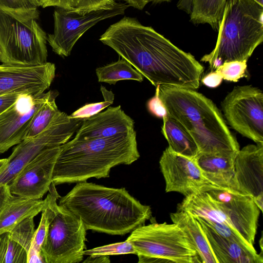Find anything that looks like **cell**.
<instances>
[{
    "mask_svg": "<svg viewBox=\"0 0 263 263\" xmlns=\"http://www.w3.org/2000/svg\"><path fill=\"white\" fill-rule=\"evenodd\" d=\"M129 6L115 4L86 10L55 7L53 12L54 30L47 41L52 50L62 57L69 56L81 36L98 22L122 15Z\"/></svg>",
    "mask_w": 263,
    "mask_h": 263,
    "instance_id": "9",
    "label": "cell"
},
{
    "mask_svg": "<svg viewBox=\"0 0 263 263\" xmlns=\"http://www.w3.org/2000/svg\"><path fill=\"white\" fill-rule=\"evenodd\" d=\"M207 192L211 197L208 220L228 225L254 245L261 211L253 199L229 189Z\"/></svg>",
    "mask_w": 263,
    "mask_h": 263,
    "instance_id": "10",
    "label": "cell"
},
{
    "mask_svg": "<svg viewBox=\"0 0 263 263\" xmlns=\"http://www.w3.org/2000/svg\"><path fill=\"white\" fill-rule=\"evenodd\" d=\"M3 55L2 50L0 45V60L2 59Z\"/></svg>",
    "mask_w": 263,
    "mask_h": 263,
    "instance_id": "46",
    "label": "cell"
},
{
    "mask_svg": "<svg viewBox=\"0 0 263 263\" xmlns=\"http://www.w3.org/2000/svg\"><path fill=\"white\" fill-rule=\"evenodd\" d=\"M236 155L199 153L195 159L202 175L211 184L229 189Z\"/></svg>",
    "mask_w": 263,
    "mask_h": 263,
    "instance_id": "19",
    "label": "cell"
},
{
    "mask_svg": "<svg viewBox=\"0 0 263 263\" xmlns=\"http://www.w3.org/2000/svg\"><path fill=\"white\" fill-rule=\"evenodd\" d=\"M126 240L136 251L138 263L199 262L184 232L174 223H152L134 230Z\"/></svg>",
    "mask_w": 263,
    "mask_h": 263,
    "instance_id": "7",
    "label": "cell"
},
{
    "mask_svg": "<svg viewBox=\"0 0 263 263\" xmlns=\"http://www.w3.org/2000/svg\"><path fill=\"white\" fill-rule=\"evenodd\" d=\"M261 6L263 7V0H253Z\"/></svg>",
    "mask_w": 263,
    "mask_h": 263,
    "instance_id": "45",
    "label": "cell"
},
{
    "mask_svg": "<svg viewBox=\"0 0 263 263\" xmlns=\"http://www.w3.org/2000/svg\"><path fill=\"white\" fill-rule=\"evenodd\" d=\"M8 161L7 158L0 159V172L4 169Z\"/></svg>",
    "mask_w": 263,
    "mask_h": 263,
    "instance_id": "42",
    "label": "cell"
},
{
    "mask_svg": "<svg viewBox=\"0 0 263 263\" xmlns=\"http://www.w3.org/2000/svg\"><path fill=\"white\" fill-rule=\"evenodd\" d=\"M140 157L135 130L98 139H72L60 146L52 174L55 185L109 177L110 170Z\"/></svg>",
    "mask_w": 263,
    "mask_h": 263,
    "instance_id": "3",
    "label": "cell"
},
{
    "mask_svg": "<svg viewBox=\"0 0 263 263\" xmlns=\"http://www.w3.org/2000/svg\"><path fill=\"white\" fill-rule=\"evenodd\" d=\"M0 9V45L3 63L34 66L47 62V35L37 20Z\"/></svg>",
    "mask_w": 263,
    "mask_h": 263,
    "instance_id": "8",
    "label": "cell"
},
{
    "mask_svg": "<svg viewBox=\"0 0 263 263\" xmlns=\"http://www.w3.org/2000/svg\"><path fill=\"white\" fill-rule=\"evenodd\" d=\"M49 222V213L46 207L42 212L40 224L37 229L35 231L32 242L28 251H33L42 252L41 247L47 234Z\"/></svg>",
    "mask_w": 263,
    "mask_h": 263,
    "instance_id": "32",
    "label": "cell"
},
{
    "mask_svg": "<svg viewBox=\"0 0 263 263\" xmlns=\"http://www.w3.org/2000/svg\"><path fill=\"white\" fill-rule=\"evenodd\" d=\"M98 82L115 85L122 80H135L141 82L143 76L123 58L96 69Z\"/></svg>",
    "mask_w": 263,
    "mask_h": 263,
    "instance_id": "24",
    "label": "cell"
},
{
    "mask_svg": "<svg viewBox=\"0 0 263 263\" xmlns=\"http://www.w3.org/2000/svg\"><path fill=\"white\" fill-rule=\"evenodd\" d=\"M259 242L260 247L261 248V253L260 254L261 255H262V235H261L260 239Z\"/></svg>",
    "mask_w": 263,
    "mask_h": 263,
    "instance_id": "44",
    "label": "cell"
},
{
    "mask_svg": "<svg viewBox=\"0 0 263 263\" xmlns=\"http://www.w3.org/2000/svg\"><path fill=\"white\" fill-rule=\"evenodd\" d=\"M171 0H151V2H152L153 4H161L164 2L168 3Z\"/></svg>",
    "mask_w": 263,
    "mask_h": 263,
    "instance_id": "43",
    "label": "cell"
},
{
    "mask_svg": "<svg viewBox=\"0 0 263 263\" xmlns=\"http://www.w3.org/2000/svg\"><path fill=\"white\" fill-rule=\"evenodd\" d=\"M52 90L38 95L21 94L0 114V154L21 143L34 114L49 98Z\"/></svg>",
    "mask_w": 263,
    "mask_h": 263,
    "instance_id": "13",
    "label": "cell"
},
{
    "mask_svg": "<svg viewBox=\"0 0 263 263\" xmlns=\"http://www.w3.org/2000/svg\"><path fill=\"white\" fill-rule=\"evenodd\" d=\"M128 254H136V251L132 243L127 240L98 247L89 250H85L83 252L84 255L91 257L109 256Z\"/></svg>",
    "mask_w": 263,
    "mask_h": 263,
    "instance_id": "30",
    "label": "cell"
},
{
    "mask_svg": "<svg viewBox=\"0 0 263 263\" xmlns=\"http://www.w3.org/2000/svg\"><path fill=\"white\" fill-rule=\"evenodd\" d=\"M126 2L129 6L139 10H142L151 0H118Z\"/></svg>",
    "mask_w": 263,
    "mask_h": 263,
    "instance_id": "39",
    "label": "cell"
},
{
    "mask_svg": "<svg viewBox=\"0 0 263 263\" xmlns=\"http://www.w3.org/2000/svg\"><path fill=\"white\" fill-rule=\"evenodd\" d=\"M4 262L27 263V251L19 243L10 237H9Z\"/></svg>",
    "mask_w": 263,
    "mask_h": 263,
    "instance_id": "33",
    "label": "cell"
},
{
    "mask_svg": "<svg viewBox=\"0 0 263 263\" xmlns=\"http://www.w3.org/2000/svg\"><path fill=\"white\" fill-rule=\"evenodd\" d=\"M159 165L165 183V192L184 196L220 188L211 184L202 175L195 159L173 152L163 151Z\"/></svg>",
    "mask_w": 263,
    "mask_h": 263,
    "instance_id": "12",
    "label": "cell"
},
{
    "mask_svg": "<svg viewBox=\"0 0 263 263\" xmlns=\"http://www.w3.org/2000/svg\"><path fill=\"white\" fill-rule=\"evenodd\" d=\"M191 0H178L177 7L189 14L191 10Z\"/></svg>",
    "mask_w": 263,
    "mask_h": 263,
    "instance_id": "41",
    "label": "cell"
},
{
    "mask_svg": "<svg viewBox=\"0 0 263 263\" xmlns=\"http://www.w3.org/2000/svg\"><path fill=\"white\" fill-rule=\"evenodd\" d=\"M99 40L128 62L154 86L197 89L204 67L150 26L125 16L111 25Z\"/></svg>",
    "mask_w": 263,
    "mask_h": 263,
    "instance_id": "1",
    "label": "cell"
},
{
    "mask_svg": "<svg viewBox=\"0 0 263 263\" xmlns=\"http://www.w3.org/2000/svg\"><path fill=\"white\" fill-rule=\"evenodd\" d=\"M159 86H156L155 95L147 102V108L148 111L157 118H163L167 115L166 110L159 97Z\"/></svg>",
    "mask_w": 263,
    "mask_h": 263,
    "instance_id": "34",
    "label": "cell"
},
{
    "mask_svg": "<svg viewBox=\"0 0 263 263\" xmlns=\"http://www.w3.org/2000/svg\"><path fill=\"white\" fill-rule=\"evenodd\" d=\"M41 0H0V9L18 17H39Z\"/></svg>",
    "mask_w": 263,
    "mask_h": 263,
    "instance_id": "26",
    "label": "cell"
},
{
    "mask_svg": "<svg viewBox=\"0 0 263 263\" xmlns=\"http://www.w3.org/2000/svg\"><path fill=\"white\" fill-rule=\"evenodd\" d=\"M229 189L251 197L262 211L263 144H250L239 149Z\"/></svg>",
    "mask_w": 263,
    "mask_h": 263,
    "instance_id": "16",
    "label": "cell"
},
{
    "mask_svg": "<svg viewBox=\"0 0 263 263\" xmlns=\"http://www.w3.org/2000/svg\"><path fill=\"white\" fill-rule=\"evenodd\" d=\"M195 217L198 220L207 225L220 236L235 241L251 251H256L253 245L249 243L240 234L228 225L208 220L200 217Z\"/></svg>",
    "mask_w": 263,
    "mask_h": 263,
    "instance_id": "29",
    "label": "cell"
},
{
    "mask_svg": "<svg viewBox=\"0 0 263 263\" xmlns=\"http://www.w3.org/2000/svg\"><path fill=\"white\" fill-rule=\"evenodd\" d=\"M247 61L244 60L224 62L215 70L221 74L223 80L237 82L240 78L246 76Z\"/></svg>",
    "mask_w": 263,
    "mask_h": 263,
    "instance_id": "31",
    "label": "cell"
},
{
    "mask_svg": "<svg viewBox=\"0 0 263 263\" xmlns=\"http://www.w3.org/2000/svg\"><path fill=\"white\" fill-rule=\"evenodd\" d=\"M134 124L120 105L109 107L103 112L83 119L73 139L105 138L124 134L134 130Z\"/></svg>",
    "mask_w": 263,
    "mask_h": 263,
    "instance_id": "17",
    "label": "cell"
},
{
    "mask_svg": "<svg viewBox=\"0 0 263 263\" xmlns=\"http://www.w3.org/2000/svg\"><path fill=\"white\" fill-rule=\"evenodd\" d=\"M58 95L59 92L57 90H52L49 98L35 112L25 134L24 139L37 135L48 126L59 110L55 103V99Z\"/></svg>",
    "mask_w": 263,
    "mask_h": 263,
    "instance_id": "25",
    "label": "cell"
},
{
    "mask_svg": "<svg viewBox=\"0 0 263 263\" xmlns=\"http://www.w3.org/2000/svg\"><path fill=\"white\" fill-rule=\"evenodd\" d=\"M48 198L33 199L13 195L0 213V234L9 232L24 219L34 217L47 206Z\"/></svg>",
    "mask_w": 263,
    "mask_h": 263,
    "instance_id": "20",
    "label": "cell"
},
{
    "mask_svg": "<svg viewBox=\"0 0 263 263\" xmlns=\"http://www.w3.org/2000/svg\"><path fill=\"white\" fill-rule=\"evenodd\" d=\"M13 196L8 184L0 186V213Z\"/></svg>",
    "mask_w": 263,
    "mask_h": 263,
    "instance_id": "37",
    "label": "cell"
},
{
    "mask_svg": "<svg viewBox=\"0 0 263 263\" xmlns=\"http://www.w3.org/2000/svg\"><path fill=\"white\" fill-rule=\"evenodd\" d=\"M222 80L221 74L216 70H214L204 76L201 79V82L208 87L215 88L221 83Z\"/></svg>",
    "mask_w": 263,
    "mask_h": 263,
    "instance_id": "35",
    "label": "cell"
},
{
    "mask_svg": "<svg viewBox=\"0 0 263 263\" xmlns=\"http://www.w3.org/2000/svg\"><path fill=\"white\" fill-rule=\"evenodd\" d=\"M215 46L201 61L211 71L223 63L247 60L263 41V7L253 0H227Z\"/></svg>",
    "mask_w": 263,
    "mask_h": 263,
    "instance_id": "5",
    "label": "cell"
},
{
    "mask_svg": "<svg viewBox=\"0 0 263 263\" xmlns=\"http://www.w3.org/2000/svg\"><path fill=\"white\" fill-rule=\"evenodd\" d=\"M34 217H27L17 224L9 232V237L19 243L28 252L35 233Z\"/></svg>",
    "mask_w": 263,
    "mask_h": 263,
    "instance_id": "27",
    "label": "cell"
},
{
    "mask_svg": "<svg viewBox=\"0 0 263 263\" xmlns=\"http://www.w3.org/2000/svg\"><path fill=\"white\" fill-rule=\"evenodd\" d=\"M60 146L46 149L28 162L8 184L13 195L33 199H41L52 183L54 164Z\"/></svg>",
    "mask_w": 263,
    "mask_h": 263,
    "instance_id": "14",
    "label": "cell"
},
{
    "mask_svg": "<svg viewBox=\"0 0 263 263\" xmlns=\"http://www.w3.org/2000/svg\"><path fill=\"white\" fill-rule=\"evenodd\" d=\"M110 259L108 256H100L96 257L89 256L85 260L83 261L84 263H108L110 262Z\"/></svg>",
    "mask_w": 263,
    "mask_h": 263,
    "instance_id": "40",
    "label": "cell"
},
{
    "mask_svg": "<svg viewBox=\"0 0 263 263\" xmlns=\"http://www.w3.org/2000/svg\"><path fill=\"white\" fill-rule=\"evenodd\" d=\"M232 128L256 144H263V93L251 85L234 87L221 102Z\"/></svg>",
    "mask_w": 263,
    "mask_h": 263,
    "instance_id": "11",
    "label": "cell"
},
{
    "mask_svg": "<svg viewBox=\"0 0 263 263\" xmlns=\"http://www.w3.org/2000/svg\"><path fill=\"white\" fill-rule=\"evenodd\" d=\"M20 95L11 93L0 95V114L13 104Z\"/></svg>",
    "mask_w": 263,
    "mask_h": 263,
    "instance_id": "36",
    "label": "cell"
},
{
    "mask_svg": "<svg viewBox=\"0 0 263 263\" xmlns=\"http://www.w3.org/2000/svg\"><path fill=\"white\" fill-rule=\"evenodd\" d=\"M170 218L186 234L199 262L217 263L200 224L193 215L185 211H177L170 214Z\"/></svg>",
    "mask_w": 263,
    "mask_h": 263,
    "instance_id": "21",
    "label": "cell"
},
{
    "mask_svg": "<svg viewBox=\"0 0 263 263\" xmlns=\"http://www.w3.org/2000/svg\"><path fill=\"white\" fill-rule=\"evenodd\" d=\"M162 119L161 132L168 142L170 149L178 154L195 159L199 151L191 136L179 122L167 115Z\"/></svg>",
    "mask_w": 263,
    "mask_h": 263,
    "instance_id": "22",
    "label": "cell"
},
{
    "mask_svg": "<svg viewBox=\"0 0 263 263\" xmlns=\"http://www.w3.org/2000/svg\"><path fill=\"white\" fill-rule=\"evenodd\" d=\"M227 0H191L190 21L194 25H209L218 31Z\"/></svg>",
    "mask_w": 263,
    "mask_h": 263,
    "instance_id": "23",
    "label": "cell"
},
{
    "mask_svg": "<svg viewBox=\"0 0 263 263\" xmlns=\"http://www.w3.org/2000/svg\"><path fill=\"white\" fill-rule=\"evenodd\" d=\"M59 205L83 222L86 230L124 235L152 218L149 205L142 204L124 187L114 188L86 181L77 183Z\"/></svg>",
    "mask_w": 263,
    "mask_h": 263,
    "instance_id": "2",
    "label": "cell"
},
{
    "mask_svg": "<svg viewBox=\"0 0 263 263\" xmlns=\"http://www.w3.org/2000/svg\"><path fill=\"white\" fill-rule=\"evenodd\" d=\"M158 95L167 115L189 133L199 153L237 154L239 143L211 100L194 89L164 85Z\"/></svg>",
    "mask_w": 263,
    "mask_h": 263,
    "instance_id": "4",
    "label": "cell"
},
{
    "mask_svg": "<svg viewBox=\"0 0 263 263\" xmlns=\"http://www.w3.org/2000/svg\"><path fill=\"white\" fill-rule=\"evenodd\" d=\"M52 182L47 195L49 224L41 247L45 263H79L83 259L86 229L81 219L57 203L60 197Z\"/></svg>",
    "mask_w": 263,
    "mask_h": 263,
    "instance_id": "6",
    "label": "cell"
},
{
    "mask_svg": "<svg viewBox=\"0 0 263 263\" xmlns=\"http://www.w3.org/2000/svg\"><path fill=\"white\" fill-rule=\"evenodd\" d=\"M100 90L104 101L85 104L70 115L71 118L84 119L100 112L102 110L112 104L114 100V94L101 85Z\"/></svg>",
    "mask_w": 263,
    "mask_h": 263,
    "instance_id": "28",
    "label": "cell"
},
{
    "mask_svg": "<svg viewBox=\"0 0 263 263\" xmlns=\"http://www.w3.org/2000/svg\"><path fill=\"white\" fill-rule=\"evenodd\" d=\"M55 73L53 63L34 66L0 65V95L17 93L38 95L51 85Z\"/></svg>",
    "mask_w": 263,
    "mask_h": 263,
    "instance_id": "15",
    "label": "cell"
},
{
    "mask_svg": "<svg viewBox=\"0 0 263 263\" xmlns=\"http://www.w3.org/2000/svg\"><path fill=\"white\" fill-rule=\"evenodd\" d=\"M217 263H262V255L224 238L198 220Z\"/></svg>",
    "mask_w": 263,
    "mask_h": 263,
    "instance_id": "18",
    "label": "cell"
},
{
    "mask_svg": "<svg viewBox=\"0 0 263 263\" xmlns=\"http://www.w3.org/2000/svg\"><path fill=\"white\" fill-rule=\"evenodd\" d=\"M8 232L0 234V263H4L9 240Z\"/></svg>",
    "mask_w": 263,
    "mask_h": 263,
    "instance_id": "38",
    "label": "cell"
}]
</instances>
